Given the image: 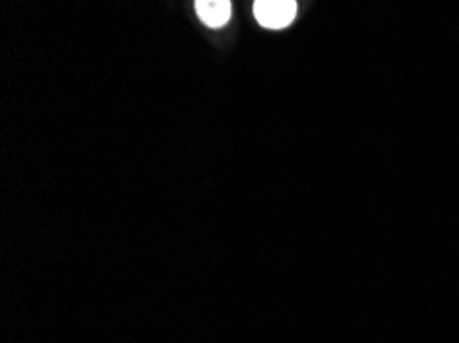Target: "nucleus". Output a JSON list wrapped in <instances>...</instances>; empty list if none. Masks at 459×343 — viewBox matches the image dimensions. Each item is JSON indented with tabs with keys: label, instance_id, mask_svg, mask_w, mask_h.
<instances>
[{
	"label": "nucleus",
	"instance_id": "obj_1",
	"mask_svg": "<svg viewBox=\"0 0 459 343\" xmlns=\"http://www.w3.org/2000/svg\"><path fill=\"white\" fill-rule=\"evenodd\" d=\"M297 0H254V19L264 30H287L297 19Z\"/></svg>",
	"mask_w": 459,
	"mask_h": 343
},
{
	"label": "nucleus",
	"instance_id": "obj_2",
	"mask_svg": "<svg viewBox=\"0 0 459 343\" xmlns=\"http://www.w3.org/2000/svg\"><path fill=\"white\" fill-rule=\"evenodd\" d=\"M194 9L208 30H222L233 17L231 0H194Z\"/></svg>",
	"mask_w": 459,
	"mask_h": 343
}]
</instances>
